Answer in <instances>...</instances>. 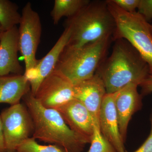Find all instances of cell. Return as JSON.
Returning <instances> with one entry per match:
<instances>
[{"label": "cell", "mask_w": 152, "mask_h": 152, "mask_svg": "<svg viewBox=\"0 0 152 152\" xmlns=\"http://www.w3.org/2000/svg\"><path fill=\"white\" fill-rule=\"evenodd\" d=\"M115 41L111 54L96 72L103 81L107 94L117 92L130 84L140 86L150 75L148 64L128 41Z\"/></svg>", "instance_id": "cell-1"}, {"label": "cell", "mask_w": 152, "mask_h": 152, "mask_svg": "<svg viewBox=\"0 0 152 152\" xmlns=\"http://www.w3.org/2000/svg\"><path fill=\"white\" fill-rule=\"evenodd\" d=\"M23 99L32 119V137L62 147L67 152H83L91 142L71 130L57 110L42 105L31 90Z\"/></svg>", "instance_id": "cell-2"}, {"label": "cell", "mask_w": 152, "mask_h": 152, "mask_svg": "<svg viewBox=\"0 0 152 152\" xmlns=\"http://www.w3.org/2000/svg\"><path fill=\"white\" fill-rule=\"evenodd\" d=\"M65 27L71 30L66 47L78 48L104 39H113L116 24L107 1H94L67 18Z\"/></svg>", "instance_id": "cell-3"}, {"label": "cell", "mask_w": 152, "mask_h": 152, "mask_svg": "<svg viewBox=\"0 0 152 152\" xmlns=\"http://www.w3.org/2000/svg\"><path fill=\"white\" fill-rule=\"evenodd\" d=\"M112 38L86 44L78 48L66 46L55 69L75 86L91 77L106 58Z\"/></svg>", "instance_id": "cell-4"}, {"label": "cell", "mask_w": 152, "mask_h": 152, "mask_svg": "<svg viewBox=\"0 0 152 152\" xmlns=\"http://www.w3.org/2000/svg\"><path fill=\"white\" fill-rule=\"evenodd\" d=\"M108 7L116 24L114 41L124 39L138 52L149 68L152 75V31L151 24L137 12H128L112 0L107 1Z\"/></svg>", "instance_id": "cell-5"}, {"label": "cell", "mask_w": 152, "mask_h": 152, "mask_svg": "<svg viewBox=\"0 0 152 152\" xmlns=\"http://www.w3.org/2000/svg\"><path fill=\"white\" fill-rule=\"evenodd\" d=\"M18 28L19 52L25 64L24 75H28L35 67L38 60L36 53L41 40L42 28L39 15L28 2L22 10Z\"/></svg>", "instance_id": "cell-6"}, {"label": "cell", "mask_w": 152, "mask_h": 152, "mask_svg": "<svg viewBox=\"0 0 152 152\" xmlns=\"http://www.w3.org/2000/svg\"><path fill=\"white\" fill-rule=\"evenodd\" d=\"M7 152H16L19 146L30 138L34 124L27 108L21 103L11 105L0 115Z\"/></svg>", "instance_id": "cell-7"}, {"label": "cell", "mask_w": 152, "mask_h": 152, "mask_svg": "<svg viewBox=\"0 0 152 152\" xmlns=\"http://www.w3.org/2000/svg\"><path fill=\"white\" fill-rule=\"evenodd\" d=\"M74 88L72 83L55 69L42 82L34 97L45 107L55 109L75 99Z\"/></svg>", "instance_id": "cell-8"}, {"label": "cell", "mask_w": 152, "mask_h": 152, "mask_svg": "<svg viewBox=\"0 0 152 152\" xmlns=\"http://www.w3.org/2000/svg\"><path fill=\"white\" fill-rule=\"evenodd\" d=\"M70 35V29L65 27L50 50L42 58L38 60L37 65L29 73L24 75L29 83L31 93L34 96L43 81L54 70L60 56L66 46Z\"/></svg>", "instance_id": "cell-9"}, {"label": "cell", "mask_w": 152, "mask_h": 152, "mask_svg": "<svg viewBox=\"0 0 152 152\" xmlns=\"http://www.w3.org/2000/svg\"><path fill=\"white\" fill-rule=\"evenodd\" d=\"M74 98L81 102L88 110L94 124H99L102 102L107 94L105 86L101 77L96 73L91 77L74 86Z\"/></svg>", "instance_id": "cell-10"}, {"label": "cell", "mask_w": 152, "mask_h": 152, "mask_svg": "<svg viewBox=\"0 0 152 152\" xmlns=\"http://www.w3.org/2000/svg\"><path fill=\"white\" fill-rule=\"evenodd\" d=\"M118 94H106L101 105L99 124L103 135L113 146L117 152H126L125 142L119 129L115 100Z\"/></svg>", "instance_id": "cell-11"}, {"label": "cell", "mask_w": 152, "mask_h": 152, "mask_svg": "<svg viewBox=\"0 0 152 152\" xmlns=\"http://www.w3.org/2000/svg\"><path fill=\"white\" fill-rule=\"evenodd\" d=\"M138 86L130 84L118 91L115 100L119 129L123 140L126 142L129 123L135 113L142 107V96L137 91Z\"/></svg>", "instance_id": "cell-12"}, {"label": "cell", "mask_w": 152, "mask_h": 152, "mask_svg": "<svg viewBox=\"0 0 152 152\" xmlns=\"http://www.w3.org/2000/svg\"><path fill=\"white\" fill-rule=\"evenodd\" d=\"M55 109L71 130L91 142L94 132V120L81 102L74 99Z\"/></svg>", "instance_id": "cell-13"}, {"label": "cell", "mask_w": 152, "mask_h": 152, "mask_svg": "<svg viewBox=\"0 0 152 152\" xmlns=\"http://www.w3.org/2000/svg\"><path fill=\"white\" fill-rule=\"evenodd\" d=\"M18 28L17 26L4 31L0 37V77L23 75V67L18 59Z\"/></svg>", "instance_id": "cell-14"}, {"label": "cell", "mask_w": 152, "mask_h": 152, "mask_svg": "<svg viewBox=\"0 0 152 152\" xmlns=\"http://www.w3.org/2000/svg\"><path fill=\"white\" fill-rule=\"evenodd\" d=\"M30 90L29 83L24 74L0 77V103L11 106L20 103Z\"/></svg>", "instance_id": "cell-15"}, {"label": "cell", "mask_w": 152, "mask_h": 152, "mask_svg": "<svg viewBox=\"0 0 152 152\" xmlns=\"http://www.w3.org/2000/svg\"><path fill=\"white\" fill-rule=\"evenodd\" d=\"M89 0H56L51 12L52 20L58 24L63 17L72 18L90 2Z\"/></svg>", "instance_id": "cell-16"}, {"label": "cell", "mask_w": 152, "mask_h": 152, "mask_svg": "<svg viewBox=\"0 0 152 152\" xmlns=\"http://www.w3.org/2000/svg\"><path fill=\"white\" fill-rule=\"evenodd\" d=\"M21 19L17 4L8 0H0V26L4 31L19 24Z\"/></svg>", "instance_id": "cell-17"}, {"label": "cell", "mask_w": 152, "mask_h": 152, "mask_svg": "<svg viewBox=\"0 0 152 152\" xmlns=\"http://www.w3.org/2000/svg\"><path fill=\"white\" fill-rule=\"evenodd\" d=\"M89 149L87 152H117L113 146L103 135L98 124H94Z\"/></svg>", "instance_id": "cell-18"}, {"label": "cell", "mask_w": 152, "mask_h": 152, "mask_svg": "<svg viewBox=\"0 0 152 152\" xmlns=\"http://www.w3.org/2000/svg\"><path fill=\"white\" fill-rule=\"evenodd\" d=\"M36 140L32 137L25 140L18 147L16 152H67L57 145H41Z\"/></svg>", "instance_id": "cell-19"}, {"label": "cell", "mask_w": 152, "mask_h": 152, "mask_svg": "<svg viewBox=\"0 0 152 152\" xmlns=\"http://www.w3.org/2000/svg\"><path fill=\"white\" fill-rule=\"evenodd\" d=\"M138 12L149 23L152 20V0H140Z\"/></svg>", "instance_id": "cell-20"}, {"label": "cell", "mask_w": 152, "mask_h": 152, "mask_svg": "<svg viewBox=\"0 0 152 152\" xmlns=\"http://www.w3.org/2000/svg\"><path fill=\"white\" fill-rule=\"evenodd\" d=\"M119 7L128 12H136L140 0H112Z\"/></svg>", "instance_id": "cell-21"}, {"label": "cell", "mask_w": 152, "mask_h": 152, "mask_svg": "<svg viewBox=\"0 0 152 152\" xmlns=\"http://www.w3.org/2000/svg\"><path fill=\"white\" fill-rule=\"evenodd\" d=\"M151 132L146 140L141 146L133 152H152V111L150 117Z\"/></svg>", "instance_id": "cell-22"}, {"label": "cell", "mask_w": 152, "mask_h": 152, "mask_svg": "<svg viewBox=\"0 0 152 152\" xmlns=\"http://www.w3.org/2000/svg\"><path fill=\"white\" fill-rule=\"evenodd\" d=\"M141 88V94L142 96L152 93V75H149L140 85Z\"/></svg>", "instance_id": "cell-23"}, {"label": "cell", "mask_w": 152, "mask_h": 152, "mask_svg": "<svg viewBox=\"0 0 152 152\" xmlns=\"http://www.w3.org/2000/svg\"><path fill=\"white\" fill-rule=\"evenodd\" d=\"M0 152H7L1 116H0Z\"/></svg>", "instance_id": "cell-24"}, {"label": "cell", "mask_w": 152, "mask_h": 152, "mask_svg": "<svg viewBox=\"0 0 152 152\" xmlns=\"http://www.w3.org/2000/svg\"><path fill=\"white\" fill-rule=\"evenodd\" d=\"M4 31L3 30L1 26H0V37H1V35L2 34H3V33L4 32Z\"/></svg>", "instance_id": "cell-25"}, {"label": "cell", "mask_w": 152, "mask_h": 152, "mask_svg": "<svg viewBox=\"0 0 152 152\" xmlns=\"http://www.w3.org/2000/svg\"><path fill=\"white\" fill-rule=\"evenodd\" d=\"M151 28L152 31V24H151Z\"/></svg>", "instance_id": "cell-26"}]
</instances>
